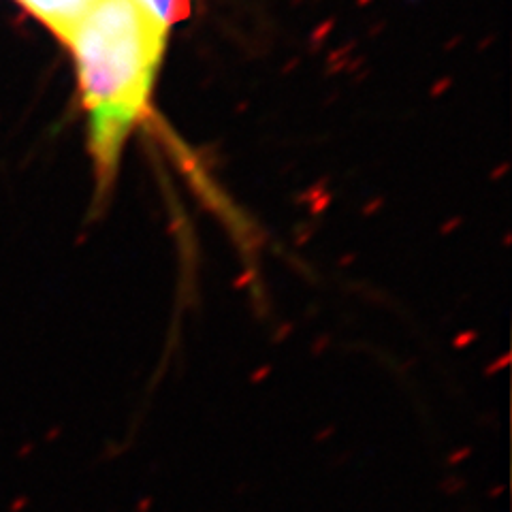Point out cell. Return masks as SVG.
Here are the masks:
<instances>
[{
  "instance_id": "1",
  "label": "cell",
  "mask_w": 512,
  "mask_h": 512,
  "mask_svg": "<svg viewBox=\"0 0 512 512\" xmlns=\"http://www.w3.org/2000/svg\"><path fill=\"white\" fill-rule=\"evenodd\" d=\"M167 39L139 0H90L69 32L101 184L116 175L124 143L148 109Z\"/></svg>"
},
{
  "instance_id": "2",
  "label": "cell",
  "mask_w": 512,
  "mask_h": 512,
  "mask_svg": "<svg viewBox=\"0 0 512 512\" xmlns=\"http://www.w3.org/2000/svg\"><path fill=\"white\" fill-rule=\"evenodd\" d=\"M20 3L50 26L60 39L67 41L69 32L82 18L90 0H20Z\"/></svg>"
},
{
  "instance_id": "3",
  "label": "cell",
  "mask_w": 512,
  "mask_h": 512,
  "mask_svg": "<svg viewBox=\"0 0 512 512\" xmlns=\"http://www.w3.org/2000/svg\"><path fill=\"white\" fill-rule=\"evenodd\" d=\"M139 3L152 15L154 22L167 32L175 22L184 20L188 13V0H139Z\"/></svg>"
}]
</instances>
